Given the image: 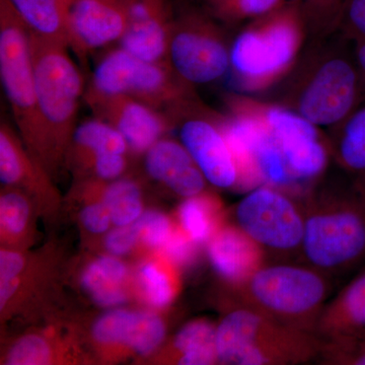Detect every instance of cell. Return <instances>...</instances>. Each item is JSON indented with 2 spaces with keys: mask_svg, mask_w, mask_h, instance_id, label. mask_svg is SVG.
Returning <instances> with one entry per match:
<instances>
[{
  "mask_svg": "<svg viewBox=\"0 0 365 365\" xmlns=\"http://www.w3.org/2000/svg\"><path fill=\"white\" fill-rule=\"evenodd\" d=\"M83 100L93 116L124 137L131 155L135 157L143 155L175 127L167 113L128 96L108 95L88 86Z\"/></svg>",
  "mask_w": 365,
  "mask_h": 365,
  "instance_id": "2e32d148",
  "label": "cell"
},
{
  "mask_svg": "<svg viewBox=\"0 0 365 365\" xmlns=\"http://www.w3.org/2000/svg\"><path fill=\"white\" fill-rule=\"evenodd\" d=\"M299 1H300V0H299Z\"/></svg>",
  "mask_w": 365,
  "mask_h": 365,
  "instance_id": "b9f144b4",
  "label": "cell"
},
{
  "mask_svg": "<svg viewBox=\"0 0 365 365\" xmlns=\"http://www.w3.org/2000/svg\"><path fill=\"white\" fill-rule=\"evenodd\" d=\"M200 248V245L197 244L191 237L185 234L176 222V227H175L173 234L170 235V239L158 252L165 255L168 259H170L173 263L176 264L178 267L182 270L195 263Z\"/></svg>",
  "mask_w": 365,
  "mask_h": 365,
  "instance_id": "74e56055",
  "label": "cell"
},
{
  "mask_svg": "<svg viewBox=\"0 0 365 365\" xmlns=\"http://www.w3.org/2000/svg\"><path fill=\"white\" fill-rule=\"evenodd\" d=\"M223 104L225 113L258 127L272 141L292 181H311L325 173L332 148L321 127L274 101L240 91L225 93Z\"/></svg>",
  "mask_w": 365,
  "mask_h": 365,
  "instance_id": "52a82bcc",
  "label": "cell"
},
{
  "mask_svg": "<svg viewBox=\"0 0 365 365\" xmlns=\"http://www.w3.org/2000/svg\"><path fill=\"white\" fill-rule=\"evenodd\" d=\"M323 340L263 314L227 309L216 325L218 364L294 365L319 359Z\"/></svg>",
  "mask_w": 365,
  "mask_h": 365,
  "instance_id": "8992f818",
  "label": "cell"
},
{
  "mask_svg": "<svg viewBox=\"0 0 365 365\" xmlns=\"http://www.w3.org/2000/svg\"><path fill=\"white\" fill-rule=\"evenodd\" d=\"M169 116L208 184L218 189H239V163L225 134L222 113L206 107L195 96Z\"/></svg>",
  "mask_w": 365,
  "mask_h": 365,
  "instance_id": "4fadbf2b",
  "label": "cell"
},
{
  "mask_svg": "<svg viewBox=\"0 0 365 365\" xmlns=\"http://www.w3.org/2000/svg\"><path fill=\"white\" fill-rule=\"evenodd\" d=\"M300 256L319 272L337 276L365 261V193L346 178L307 194Z\"/></svg>",
  "mask_w": 365,
  "mask_h": 365,
  "instance_id": "7a4b0ae2",
  "label": "cell"
},
{
  "mask_svg": "<svg viewBox=\"0 0 365 365\" xmlns=\"http://www.w3.org/2000/svg\"><path fill=\"white\" fill-rule=\"evenodd\" d=\"M78 201V223L83 241L91 252L98 249L101 240L113 227L111 216L88 180L76 181L72 190Z\"/></svg>",
  "mask_w": 365,
  "mask_h": 365,
  "instance_id": "1f68e13d",
  "label": "cell"
},
{
  "mask_svg": "<svg viewBox=\"0 0 365 365\" xmlns=\"http://www.w3.org/2000/svg\"><path fill=\"white\" fill-rule=\"evenodd\" d=\"M187 2H191V4H196V2H198V4H200L202 0H186Z\"/></svg>",
  "mask_w": 365,
  "mask_h": 365,
  "instance_id": "60d3db41",
  "label": "cell"
},
{
  "mask_svg": "<svg viewBox=\"0 0 365 365\" xmlns=\"http://www.w3.org/2000/svg\"><path fill=\"white\" fill-rule=\"evenodd\" d=\"M222 287L225 309L242 307L314 334L330 292L328 276L307 264H265L244 282Z\"/></svg>",
  "mask_w": 365,
  "mask_h": 365,
  "instance_id": "277c9868",
  "label": "cell"
},
{
  "mask_svg": "<svg viewBox=\"0 0 365 365\" xmlns=\"http://www.w3.org/2000/svg\"><path fill=\"white\" fill-rule=\"evenodd\" d=\"M338 34L352 44H365V0L348 1Z\"/></svg>",
  "mask_w": 365,
  "mask_h": 365,
  "instance_id": "f35d334b",
  "label": "cell"
},
{
  "mask_svg": "<svg viewBox=\"0 0 365 365\" xmlns=\"http://www.w3.org/2000/svg\"><path fill=\"white\" fill-rule=\"evenodd\" d=\"M93 252H104L113 256H140V242L133 223L123 227H113L101 240L98 249Z\"/></svg>",
  "mask_w": 365,
  "mask_h": 365,
  "instance_id": "8d00e7d4",
  "label": "cell"
},
{
  "mask_svg": "<svg viewBox=\"0 0 365 365\" xmlns=\"http://www.w3.org/2000/svg\"><path fill=\"white\" fill-rule=\"evenodd\" d=\"M88 86L108 95L128 96L168 115L196 96L170 64L139 58L120 46L100 59Z\"/></svg>",
  "mask_w": 365,
  "mask_h": 365,
  "instance_id": "8fae6325",
  "label": "cell"
},
{
  "mask_svg": "<svg viewBox=\"0 0 365 365\" xmlns=\"http://www.w3.org/2000/svg\"><path fill=\"white\" fill-rule=\"evenodd\" d=\"M73 270L78 289L95 306L115 309L134 299L133 270L119 257L93 252Z\"/></svg>",
  "mask_w": 365,
  "mask_h": 365,
  "instance_id": "ffe728a7",
  "label": "cell"
},
{
  "mask_svg": "<svg viewBox=\"0 0 365 365\" xmlns=\"http://www.w3.org/2000/svg\"><path fill=\"white\" fill-rule=\"evenodd\" d=\"M31 49L36 95L55 179L66 168L67 150L78 126L79 103L85 97V81L68 46L31 32Z\"/></svg>",
  "mask_w": 365,
  "mask_h": 365,
  "instance_id": "5b68a950",
  "label": "cell"
},
{
  "mask_svg": "<svg viewBox=\"0 0 365 365\" xmlns=\"http://www.w3.org/2000/svg\"><path fill=\"white\" fill-rule=\"evenodd\" d=\"M31 32L68 46L67 11L71 0H9Z\"/></svg>",
  "mask_w": 365,
  "mask_h": 365,
  "instance_id": "4dcf8cb0",
  "label": "cell"
},
{
  "mask_svg": "<svg viewBox=\"0 0 365 365\" xmlns=\"http://www.w3.org/2000/svg\"><path fill=\"white\" fill-rule=\"evenodd\" d=\"M41 217L32 198L21 190L2 186L0 193L1 248L30 250L37 240V220Z\"/></svg>",
  "mask_w": 365,
  "mask_h": 365,
  "instance_id": "d4e9b609",
  "label": "cell"
},
{
  "mask_svg": "<svg viewBox=\"0 0 365 365\" xmlns=\"http://www.w3.org/2000/svg\"><path fill=\"white\" fill-rule=\"evenodd\" d=\"M331 132L334 162L365 193V105Z\"/></svg>",
  "mask_w": 365,
  "mask_h": 365,
  "instance_id": "4316f807",
  "label": "cell"
},
{
  "mask_svg": "<svg viewBox=\"0 0 365 365\" xmlns=\"http://www.w3.org/2000/svg\"><path fill=\"white\" fill-rule=\"evenodd\" d=\"M81 340L91 361L117 364L146 359L158 351L167 337V324L155 309H110L83 329Z\"/></svg>",
  "mask_w": 365,
  "mask_h": 365,
  "instance_id": "7c38bea8",
  "label": "cell"
},
{
  "mask_svg": "<svg viewBox=\"0 0 365 365\" xmlns=\"http://www.w3.org/2000/svg\"><path fill=\"white\" fill-rule=\"evenodd\" d=\"M353 55L365 91V44H353Z\"/></svg>",
  "mask_w": 365,
  "mask_h": 365,
  "instance_id": "ab89813d",
  "label": "cell"
},
{
  "mask_svg": "<svg viewBox=\"0 0 365 365\" xmlns=\"http://www.w3.org/2000/svg\"><path fill=\"white\" fill-rule=\"evenodd\" d=\"M235 225L266 253L300 255L304 210L280 187L262 185L246 194L235 207Z\"/></svg>",
  "mask_w": 365,
  "mask_h": 365,
  "instance_id": "5bb4252c",
  "label": "cell"
},
{
  "mask_svg": "<svg viewBox=\"0 0 365 365\" xmlns=\"http://www.w3.org/2000/svg\"><path fill=\"white\" fill-rule=\"evenodd\" d=\"M349 0H300L309 31V41L332 37L339 30Z\"/></svg>",
  "mask_w": 365,
  "mask_h": 365,
  "instance_id": "836d02e7",
  "label": "cell"
},
{
  "mask_svg": "<svg viewBox=\"0 0 365 365\" xmlns=\"http://www.w3.org/2000/svg\"><path fill=\"white\" fill-rule=\"evenodd\" d=\"M319 359L326 364L365 365V330L338 339L323 341Z\"/></svg>",
  "mask_w": 365,
  "mask_h": 365,
  "instance_id": "d590c367",
  "label": "cell"
},
{
  "mask_svg": "<svg viewBox=\"0 0 365 365\" xmlns=\"http://www.w3.org/2000/svg\"><path fill=\"white\" fill-rule=\"evenodd\" d=\"M129 0H71L67 11L68 48L81 62L119 43L128 23Z\"/></svg>",
  "mask_w": 365,
  "mask_h": 365,
  "instance_id": "e0dca14e",
  "label": "cell"
},
{
  "mask_svg": "<svg viewBox=\"0 0 365 365\" xmlns=\"http://www.w3.org/2000/svg\"><path fill=\"white\" fill-rule=\"evenodd\" d=\"M0 180L2 186L25 192L37 205L41 218L50 227L58 223L63 199L54 178L24 143L16 127L6 120L0 125Z\"/></svg>",
  "mask_w": 365,
  "mask_h": 365,
  "instance_id": "9a60e30c",
  "label": "cell"
},
{
  "mask_svg": "<svg viewBox=\"0 0 365 365\" xmlns=\"http://www.w3.org/2000/svg\"><path fill=\"white\" fill-rule=\"evenodd\" d=\"M158 360L178 365L218 364L216 326L203 319L189 322L162 346Z\"/></svg>",
  "mask_w": 365,
  "mask_h": 365,
  "instance_id": "484cf974",
  "label": "cell"
},
{
  "mask_svg": "<svg viewBox=\"0 0 365 365\" xmlns=\"http://www.w3.org/2000/svg\"><path fill=\"white\" fill-rule=\"evenodd\" d=\"M86 180L93 184L109 211L113 227L132 225L144 212L143 186L133 178L124 176L113 181Z\"/></svg>",
  "mask_w": 365,
  "mask_h": 365,
  "instance_id": "f546056e",
  "label": "cell"
},
{
  "mask_svg": "<svg viewBox=\"0 0 365 365\" xmlns=\"http://www.w3.org/2000/svg\"><path fill=\"white\" fill-rule=\"evenodd\" d=\"M227 30L202 7L186 4L176 11L168 61L182 83L208 85L230 72L232 40Z\"/></svg>",
  "mask_w": 365,
  "mask_h": 365,
  "instance_id": "30bf717a",
  "label": "cell"
},
{
  "mask_svg": "<svg viewBox=\"0 0 365 365\" xmlns=\"http://www.w3.org/2000/svg\"><path fill=\"white\" fill-rule=\"evenodd\" d=\"M176 11L170 0H129L128 23L118 46L139 58L168 63Z\"/></svg>",
  "mask_w": 365,
  "mask_h": 365,
  "instance_id": "d6986e66",
  "label": "cell"
},
{
  "mask_svg": "<svg viewBox=\"0 0 365 365\" xmlns=\"http://www.w3.org/2000/svg\"><path fill=\"white\" fill-rule=\"evenodd\" d=\"M0 78L14 127L52 176L47 133L36 95L30 29L9 0H0Z\"/></svg>",
  "mask_w": 365,
  "mask_h": 365,
  "instance_id": "ba28073f",
  "label": "cell"
},
{
  "mask_svg": "<svg viewBox=\"0 0 365 365\" xmlns=\"http://www.w3.org/2000/svg\"><path fill=\"white\" fill-rule=\"evenodd\" d=\"M143 157L146 175L180 198L198 195L207 188V180L180 140L163 137Z\"/></svg>",
  "mask_w": 365,
  "mask_h": 365,
  "instance_id": "44dd1931",
  "label": "cell"
},
{
  "mask_svg": "<svg viewBox=\"0 0 365 365\" xmlns=\"http://www.w3.org/2000/svg\"><path fill=\"white\" fill-rule=\"evenodd\" d=\"M93 364L76 323L51 326L21 334L4 348L1 364L55 365Z\"/></svg>",
  "mask_w": 365,
  "mask_h": 365,
  "instance_id": "ac0fdd59",
  "label": "cell"
},
{
  "mask_svg": "<svg viewBox=\"0 0 365 365\" xmlns=\"http://www.w3.org/2000/svg\"><path fill=\"white\" fill-rule=\"evenodd\" d=\"M222 285L240 284L265 265L266 252L237 225L225 222L205 246Z\"/></svg>",
  "mask_w": 365,
  "mask_h": 365,
  "instance_id": "7402d4cb",
  "label": "cell"
},
{
  "mask_svg": "<svg viewBox=\"0 0 365 365\" xmlns=\"http://www.w3.org/2000/svg\"><path fill=\"white\" fill-rule=\"evenodd\" d=\"M365 330V269L350 281L319 314L316 335L338 339Z\"/></svg>",
  "mask_w": 365,
  "mask_h": 365,
  "instance_id": "cb8c5ba5",
  "label": "cell"
},
{
  "mask_svg": "<svg viewBox=\"0 0 365 365\" xmlns=\"http://www.w3.org/2000/svg\"><path fill=\"white\" fill-rule=\"evenodd\" d=\"M132 270L134 299L148 309H167L181 292L182 269L160 252L143 255Z\"/></svg>",
  "mask_w": 365,
  "mask_h": 365,
  "instance_id": "603a6c76",
  "label": "cell"
},
{
  "mask_svg": "<svg viewBox=\"0 0 365 365\" xmlns=\"http://www.w3.org/2000/svg\"><path fill=\"white\" fill-rule=\"evenodd\" d=\"M349 41L340 34L309 41L274 102L318 127L333 129L361 107L365 91ZM273 101V100H272Z\"/></svg>",
  "mask_w": 365,
  "mask_h": 365,
  "instance_id": "6da1fadb",
  "label": "cell"
},
{
  "mask_svg": "<svg viewBox=\"0 0 365 365\" xmlns=\"http://www.w3.org/2000/svg\"><path fill=\"white\" fill-rule=\"evenodd\" d=\"M133 225L140 242V258L151 252H158L165 246L174 232L176 220L162 211L148 209Z\"/></svg>",
  "mask_w": 365,
  "mask_h": 365,
  "instance_id": "e575fe53",
  "label": "cell"
},
{
  "mask_svg": "<svg viewBox=\"0 0 365 365\" xmlns=\"http://www.w3.org/2000/svg\"><path fill=\"white\" fill-rule=\"evenodd\" d=\"M175 220L182 232L201 247H205L212 235L227 222L222 200L207 190L182 199Z\"/></svg>",
  "mask_w": 365,
  "mask_h": 365,
  "instance_id": "f1b7e54d",
  "label": "cell"
},
{
  "mask_svg": "<svg viewBox=\"0 0 365 365\" xmlns=\"http://www.w3.org/2000/svg\"><path fill=\"white\" fill-rule=\"evenodd\" d=\"M61 250H0V319L32 318L51 309L61 280Z\"/></svg>",
  "mask_w": 365,
  "mask_h": 365,
  "instance_id": "9c48e42d",
  "label": "cell"
},
{
  "mask_svg": "<svg viewBox=\"0 0 365 365\" xmlns=\"http://www.w3.org/2000/svg\"><path fill=\"white\" fill-rule=\"evenodd\" d=\"M309 43V31L299 0L249 21L232 40L230 68L240 93L272 90L292 73Z\"/></svg>",
  "mask_w": 365,
  "mask_h": 365,
  "instance_id": "3957f363",
  "label": "cell"
},
{
  "mask_svg": "<svg viewBox=\"0 0 365 365\" xmlns=\"http://www.w3.org/2000/svg\"><path fill=\"white\" fill-rule=\"evenodd\" d=\"M105 153H129L124 137L111 125L93 117L78 124L66 158V168L74 170L91 158Z\"/></svg>",
  "mask_w": 365,
  "mask_h": 365,
  "instance_id": "83f0119b",
  "label": "cell"
},
{
  "mask_svg": "<svg viewBox=\"0 0 365 365\" xmlns=\"http://www.w3.org/2000/svg\"><path fill=\"white\" fill-rule=\"evenodd\" d=\"M287 0H202L206 11L225 28L242 26L249 21L277 9Z\"/></svg>",
  "mask_w": 365,
  "mask_h": 365,
  "instance_id": "d6a6232c",
  "label": "cell"
}]
</instances>
